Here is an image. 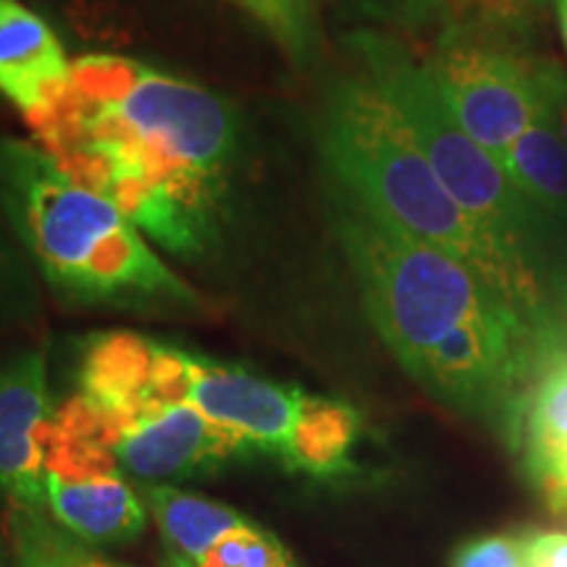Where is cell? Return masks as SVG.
<instances>
[{
	"instance_id": "1",
	"label": "cell",
	"mask_w": 567,
	"mask_h": 567,
	"mask_svg": "<svg viewBox=\"0 0 567 567\" xmlns=\"http://www.w3.org/2000/svg\"><path fill=\"white\" fill-rule=\"evenodd\" d=\"M63 172L111 200L176 258L213 245L239 118L221 95L126 55L74 61L63 101L30 122Z\"/></svg>"
},
{
	"instance_id": "2",
	"label": "cell",
	"mask_w": 567,
	"mask_h": 567,
	"mask_svg": "<svg viewBox=\"0 0 567 567\" xmlns=\"http://www.w3.org/2000/svg\"><path fill=\"white\" fill-rule=\"evenodd\" d=\"M318 147L339 193L381 224L455 255L528 316L547 308L534 268L460 208L368 76H344L326 90Z\"/></svg>"
},
{
	"instance_id": "3",
	"label": "cell",
	"mask_w": 567,
	"mask_h": 567,
	"mask_svg": "<svg viewBox=\"0 0 567 567\" xmlns=\"http://www.w3.org/2000/svg\"><path fill=\"white\" fill-rule=\"evenodd\" d=\"M0 210L53 292L69 302L200 308V295L151 239L38 142L0 140Z\"/></svg>"
},
{
	"instance_id": "4",
	"label": "cell",
	"mask_w": 567,
	"mask_h": 567,
	"mask_svg": "<svg viewBox=\"0 0 567 567\" xmlns=\"http://www.w3.org/2000/svg\"><path fill=\"white\" fill-rule=\"evenodd\" d=\"M331 221L373 329L410 375L457 329L517 308L476 268L381 224L344 193L334 195Z\"/></svg>"
},
{
	"instance_id": "5",
	"label": "cell",
	"mask_w": 567,
	"mask_h": 567,
	"mask_svg": "<svg viewBox=\"0 0 567 567\" xmlns=\"http://www.w3.org/2000/svg\"><path fill=\"white\" fill-rule=\"evenodd\" d=\"M350 45L363 61L368 82L400 113L446 193L538 271L557 226L526 200L507 168L463 130L429 66L415 61L400 40L379 32L352 34Z\"/></svg>"
},
{
	"instance_id": "6",
	"label": "cell",
	"mask_w": 567,
	"mask_h": 567,
	"mask_svg": "<svg viewBox=\"0 0 567 567\" xmlns=\"http://www.w3.org/2000/svg\"><path fill=\"white\" fill-rule=\"evenodd\" d=\"M536 61L502 42L450 32L425 66L463 130L505 166L509 147L542 111Z\"/></svg>"
},
{
	"instance_id": "7",
	"label": "cell",
	"mask_w": 567,
	"mask_h": 567,
	"mask_svg": "<svg viewBox=\"0 0 567 567\" xmlns=\"http://www.w3.org/2000/svg\"><path fill=\"white\" fill-rule=\"evenodd\" d=\"M109 423L118 467L147 484L200 476L255 452L243 436L210 421L189 402L147 408L122 423L109 417Z\"/></svg>"
},
{
	"instance_id": "8",
	"label": "cell",
	"mask_w": 567,
	"mask_h": 567,
	"mask_svg": "<svg viewBox=\"0 0 567 567\" xmlns=\"http://www.w3.org/2000/svg\"><path fill=\"white\" fill-rule=\"evenodd\" d=\"M187 402L289 465L313 394L189 354Z\"/></svg>"
},
{
	"instance_id": "9",
	"label": "cell",
	"mask_w": 567,
	"mask_h": 567,
	"mask_svg": "<svg viewBox=\"0 0 567 567\" xmlns=\"http://www.w3.org/2000/svg\"><path fill=\"white\" fill-rule=\"evenodd\" d=\"M507 431L549 505L567 509V331L549 305L536 316L534 368Z\"/></svg>"
},
{
	"instance_id": "10",
	"label": "cell",
	"mask_w": 567,
	"mask_h": 567,
	"mask_svg": "<svg viewBox=\"0 0 567 567\" xmlns=\"http://www.w3.org/2000/svg\"><path fill=\"white\" fill-rule=\"evenodd\" d=\"M48 358L24 350L0 360V494L45 509V439L53 421Z\"/></svg>"
},
{
	"instance_id": "11",
	"label": "cell",
	"mask_w": 567,
	"mask_h": 567,
	"mask_svg": "<svg viewBox=\"0 0 567 567\" xmlns=\"http://www.w3.org/2000/svg\"><path fill=\"white\" fill-rule=\"evenodd\" d=\"M71 66L59 34L21 0H0V95L27 124L63 101Z\"/></svg>"
},
{
	"instance_id": "12",
	"label": "cell",
	"mask_w": 567,
	"mask_h": 567,
	"mask_svg": "<svg viewBox=\"0 0 567 567\" xmlns=\"http://www.w3.org/2000/svg\"><path fill=\"white\" fill-rule=\"evenodd\" d=\"M45 513L90 547L132 542L145 530L151 515L122 471L45 476Z\"/></svg>"
},
{
	"instance_id": "13",
	"label": "cell",
	"mask_w": 567,
	"mask_h": 567,
	"mask_svg": "<svg viewBox=\"0 0 567 567\" xmlns=\"http://www.w3.org/2000/svg\"><path fill=\"white\" fill-rule=\"evenodd\" d=\"M158 342L130 331H111L90 342L80 365V394L113 423L130 421L142 410L161 408L153 400Z\"/></svg>"
},
{
	"instance_id": "14",
	"label": "cell",
	"mask_w": 567,
	"mask_h": 567,
	"mask_svg": "<svg viewBox=\"0 0 567 567\" xmlns=\"http://www.w3.org/2000/svg\"><path fill=\"white\" fill-rule=\"evenodd\" d=\"M140 496L158 523L172 555H179L189 565L200 563L224 536L250 523L231 507L166 484H145Z\"/></svg>"
},
{
	"instance_id": "15",
	"label": "cell",
	"mask_w": 567,
	"mask_h": 567,
	"mask_svg": "<svg viewBox=\"0 0 567 567\" xmlns=\"http://www.w3.org/2000/svg\"><path fill=\"white\" fill-rule=\"evenodd\" d=\"M505 168L544 218L567 226V147L542 118L515 140Z\"/></svg>"
},
{
	"instance_id": "16",
	"label": "cell",
	"mask_w": 567,
	"mask_h": 567,
	"mask_svg": "<svg viewBox=\"0 0 567 567\" xmlns=\"http://www.w3.org/2000/svg\"><path fill=\"white\" fill-rule=\"evenodd\" d=\"M360 436V417L350 405L313 396L300 436H297L289 467L310 476H337L350 467V457Z\"/></svg>"
},
{
	"instance_id": "17",
	"label": "cell",
	"mask_w": 567,
	"mask_h": 567,
	"mask_svg": "<svg viewBox=\"0 0 567 567\" xmlns=\"http://www.w3.org/2000/svg\"><path fill=\"white\" fill-rule=\"evenodd\" d=\"M6 528L17 567H126L111 563L97 555L95 547L71 536L45 509L9 505Z\"/></svg>"
},
{
	"instance_id": "18",
	"label": "cell",
	"mask_w": 567,
	"mask_h": 567,
	"mask_svg": "<svg viewBox=\"0 0 567 567\" xmlns=\"http://www.w3.org/2000/svg\"><path fill=\"white\" fill-rule=\"evenodd\" d=\"M264 27L297 69L316 66L323 45L321 0H229Z\"/></svg>"
},
{
	"instance_id": "19",
	"label": "cell",
	"mask_w": 567,
	"mask_h": 567,
	"mask_svg": "<svg viewBox=\"0 0 567 567\" xmlns=\"http://www.w3.org/2000/svg\"><path fill=\"white\" fill-rule=\"evenodd\" d=\"M193 567H297L289 549L255 523L231 530Z\"/></svg>"
},
{
	"instance_id": "20",
	"label": "cell",
	"mask_w": 567,
	"mask_h": 567,
	"mask_svg": "<svg viewBox=\"0 0 567 567\" xmlns=\"http://www.w3.org/2000/svg\"><path fill=\"white\" fill-rule=\"evenodd\" d=\"M536 82L538 105H542L538 118H542L567 147V71L555 61L538 59Z\"/></svg>"
},
{
	"instance_id": "21",
	"label": "cell",
	"mask_w": 567,
	"mask_h": 567,
	"mask_svg": "<svg viewBox=\"0 0 567 567\" xmlns=\"http://www.w3.org/2000/svg\"><path fill=\"white\" fill-rule=\"evenodd\" d=\"M452 567H528L526 544L515 536H484L457 549Z\"/></svg>"
},
{
	"instance_id": "22",
	"label": "cell",
	"mask_w": 567,
	"mask_h": 567,
	"mask_svg": "<svg viewBox=\"0 0 567 567\" xmlns=\"http://www.w3.org/2000/svg\"><path fill=\"white\" fill-rule=\"evenodd\" d=\"M526 544L528 567H567V536L536 534Z\"/></svg>"
},
{
	"instance_id": "23",
	"label": "cell",
	"mask_w": 567,
	"mask_h": 567,
	"mask_svg": "<svg viewBox=\"0 0 567 567\" xmlns=\"http://www.w3.org/2000/svg\"><path fill=\"white\" fill-rule=\"evenodd\" d=\"M547 305L551 316H555L567 331V247L557 250L555 258H551V264L547 268Z\"/></svg>"
},
{
	"instance_id": "24",
	"label": "cell",
	"mask_w": 567,
	"mask_h": 567,
	"mask_svg": "<svg viewBox=\"0 0 567 567\" xmlns=\"http://www.w3.org/2000/svg\"><path fill=\"white\" fill-rule=\"evenodd\" d=\"M467 3H471V0H405V13L410 19L421 21L434 17V13L463 9Z\"/></svg>"
},
{
	"instance_id": "25",
	"label": "cell",
	"mask_w": 567,
	"mask_h": 567,
	"mask_svg": "<svg viewBox=\"0 0 567 567\" xmlns=\"http://www.w3.org/2000/svg\"><path fill=\"white\" fill-rule=\"evenodd\" d=\"M360 11L371 13V17H389V11L402 9L405 11V0H350Z\"/></svg>"
},
{
	"instance_id": "26",
	"label": "cell",
	"mask_w": 567,
	"mask_h": 567,
	"mask_svg": "<svg viewBox=\"0 0 567 567\" xmlns=\"http://www.w3.org/2000/svg\"><path fill=\"white\" fill-rule=\"evenodd\" d=\"M555 9H557L559 34H563V42H565V48H567V0H557Z\"/></svg>"
},
{
	"instance_id": "27",
	"label": "cell",
	"mask_w": 567,
	"mask_h": 567,
	"mask_svg": "<svg viewBox=\"0 0 567 567\" xmlns=\"http://www.w3.org/2000/svg\"><path fill=\"white\" fill-rule=\"evenodd\" d=\"M166 567H193V565H189L187 559H182L179 555H172V557H168V565Z\"/></svg>"
},
{
	"instance_id": "28",
	"label": "cell",
	"mask_w": 567,
	"mask_h": 567,
	"mask_svg": "<svg viewBox=\"0 0 567 567\" xmlns=\"http://www.w3.org/2000/svg\"><path fill=\"white\" fill-rule=\"evenodd\" d=\"M0 567H6V563H3V555H0Z\"/></svg>"
}]
</instances>
